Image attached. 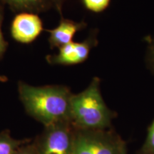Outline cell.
<instances>
[{
	"mask_svg": "<svg viewBox=\"0 0 154 154\" xmlns=\"http://www.w3.org/2000/svg\"><path fill=\"white\" fill-rule=\"evenodd\" d=\"M19 99L26 113L44 126L63 121H71L70 88L63 85L32 86L19 81Z\"/></svg>",
	"mask_w": 154,
	"mask_h": 154,
	"instance_id": "6da1fadb",
	"label": "cell"
},
{
	"mask_svg": "<svg viewBox=\"0 0 154 154\" xmlns=\"http://www.w3.org/2000/svg\"><path fill=\"white\" fill-rule=\"evenodd\" d=\"M100 84L99 77H94L84 91L72 94L71 121L77 129L106 130L111 126L115 113L106 104Z\"/></svg>",
	"mask_w": 154,
	"mask_h": 154,
	"instance_id": "7a4b0ae2",
	"label": "cell"
},
{
	"mask_svg": "<svg viewBox=\"0 0 154 154\" xmlns=\"http://www.w3.org/2000/svg\"><path fill=\"white\" fill-rule=\"evenodd\" d=\"M76 128L71 121L44 126L34 139L37 154H74Z\"/></svg>",
	"mask_w": 154,
	"mask_h": 154,
	"instance_id": "3957f363",
	"label": "cell"
},
{
	"mask_svg": "<svg viewBox=\"0 0 154 154\" xmlns=\"http://www.w3.org/2000/svg\"><path fill=\"white\" fill-rule=\"evenodd\" d=\"M99 44L98 30L94 29L87 37L80 42H72L59 48L57 54H49L46 60L50 65L72 66L82 63L87 60L91 50Z\"/></svg>",
	"mask_w": 154,
	"mask_h": 154,
	"instance_id": "277c9868",
	"label": "cell"
},
{
	"mask_svg": "<svg viewBox=\"0 0 154 154\" xmlns=\"http://www.w3.org/2000/svg\"><path fill=\"white\" fill-rule=\"evenodd\" d=\"M44 30L38 14L31 12L18 13L13 19L10 28L13 39L24 44L33 42Z\"/></svg>",
	"mask_w": 154,
	"mask_h": 154,
	"instance_id": "5b68a950",
	"label": "cell"
},
{
	"mask_svg": "<svg viewBox=\"0 0 154 154\" xmlns=\"http://www.w3.org/2000/svg\"><path fill=\"white\" fill-rule=\"evenodd\" d=\"M93 154H120L126 143L119 136L106 130H80Z\"/></svg>",
	"mask_w": 154,
	"mask_h": 154,
	"instance_id": "8992f818",
	"label": "cell"
},
{
	"mask_svg": "<svg viewBox=\"0 0 154 154\" xmlns=\"http://www.w3.org/2000/svg\"><path fill=\"white\" fill-rule=\"evenodd\" d=\"M87 24L84 21L76 22L72 19L61 17V20L57 27L52 29H46L49 34V44L51 49L59 48L73 42V38L77 32L84 29Z\"/></svg>",
	"mask_w": 154,
	"mask_h": 154,
	"instance_id": "52a82bcc",
	"label": "cell"
},
{
	"mask_svg": "<svg viewBox=\"0 0 154 154\" xmlns=\"http://www.w3.org/2000/svg\"><path fill=\"white\" fill-rule=\"evenodd\" d=\"M4 5H8L12 11L16 13H38L47 11L53 8L49 0H0Z\"/></svg>",
	"mask_w": 154,
	"mask_h": 154,
	"instance_id": "ba28073f",
	"label": "cell"
},
{
	"mask_svg": "<svg viewBox=\"0 0 154 154\" xmlns=\"http://www.w3.org/2000/svg\"><path fill=\"white\" fill-rule=\"evenodd\" d=\"M30 139H16L13 138L9 130L0 133V154H14L20 146Z\"/></svg>",
	"mask_w": 154,
	"mask_h": 154,
	"instance_id": "9c48e42d",
	"label": "cell"
},
{
	"mask_svg": "<svg viewBox=\"0 0 154 154\" xmlns=\"http://www.w3.org/2000/svg\"><path fill=\"white\" fill-rule=\"evenodd\" d=\"M83 5L88 11L101 13L109 7L111 0H82Z\"/></svg>",
	"mask_w": 154,
	"mask_h": 154,
	"instance_id": "30bf717a",
	"label": "cell"
},
{
	"mask_svg": "<svg viewBox=\"0 0 154 154\" xmlns=\"http://www.w3.org/2000/svg\"><path fill=\"white\" fill-rule=\"evenodd\" d=\"M146 42V63L147 67L151 72L154 74V34L145 37Z\"/></svg>",
	"mask_w": 154,
	"mask_h": 154,
	"instance_id": "8fae6325",
	"label": "cell"
},
{
	"mask_svg": "<svg viewBox=\"0 0 154 154\" xmlns=\"http://www.w3.org/2000/svg\"><path fill=\"white\" fill-rule=\"evenodd\" d=\"M141 154H154V119L148 128V133Z\"/></svg>",
	"mask_w": 154,
	"mask_h": 154,
	"instance_id": "7c38bea8",
	"label": "cell"
},
{
	"mask_svg": "<svg viewBox=\"0 0 154 154\" xmlns=\"http://www.w3.org/2000/svg\"><path fill=\"white\" fill-rule=\"evenodd\" d=\"M4 9H5V5H0V60L3 57L6 51H7V47H8V42L5 40L3 36L2 29V22L4 19Z\"/></svg>",
	"mask_w": 154,
	"mask_h": 154,
	"instance_id": "4fadbf2b",
	"label": "cell"
},
{
	"mask_svg": "<svg viewBox=\"0 0 154 154\" xmlns=\"http://www.w3.org/2000/svg\"><path fill=\"white\" fill-rule=\"evenodd\" d=\"M14 154H37L34 140L30 139L19 148Z\"/></svg>",
	"mask_w": 154,
	"mask_h": 154,
	"instance_id": "5bb4252c",
	"label": "cell"
},
{
	"mask_svg": "<svg viewBox=\"0 0 154 154\" xmlns=\"http://www.w3.org/2000/svg\"><path fill=\"white\" fill-rule=\"evenodd\" d=\"M49 1L52 4L53 8H54L59 13L61 17H62L63 6L66 0H49Z\"/></svg>",
	"mask_w": 154,
	"mask_h": 154,
	"instance_id": "9a60e30c",
	"label": "cell"
},
{
	"mask_svg": "<svg viewBox=\"0 0 154 154\" xmlns=\"http://www.w3.org/2000/svg\"><path fill=\"white\" fill-rule=\"evenodd\" d=\"M8 81L7 76H3V75H0V82H7Z\"/></svg>",
	"mask_w": 154,
	"mask_h": 154,
	"instance_id": "2e32d148",
	"label": "cell"
},
{
	"mask_svg": "<svg viewBox=\"0 0 154 154\" xmlns=\"http://www.w3.org/2000/svg\"><path fill=\"white\" fill-rule=\"evenodd\" d=\"M120 154H127V151H126V147L124 148V149L122 150V151L121 152V153Z\"/></svg>",
	"mask_w": 154,
	"mask_h": 154,
	"instance_id": "e0dca14e",
	"label": "cell"
},
{
	"mask_svg": "<svg viewBox=\"0 0 154 154\" xmlns=\"http://www.w3.org/2000/svg\"><path fill=\"white\" fill-rule=\"evenodd\" d=\"M2 5V4L1 2H0V5Z\"/></svg>",
	"mask_w": 154,
	"mask_h": 154,
	"instance_id": "ac0fdd59",
	"label": "cell"
}]
</instances>
